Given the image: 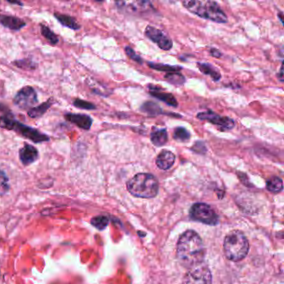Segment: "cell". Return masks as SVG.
Wrapping results in <instances>:
<instances>
[{
  "label": "cell",
  "mask_w": 284,
  "mask_h": 284,
  "mask_svg": "<svg viewBox=\"0 0 284 284\" xmlns=\"http://www.w3.org/2000/svg\"><path fill=\"white\" fill-rule=\"evenodd\" d=\"M205 248L200 236L194 230L183 233L177 243V258L183 266L190 269L203 262Z\"/></svg>",
  "instance_id": "6da1fadb"
},
{
  "label": "cell",
  "mask_w": 284,
  "mask_h": 284,
  "mask_svg": "<svg viewBox=\"0 0 284 284\" xmlns=\"http://www.w3.org/2000/svg\"><path fill=\"white\" fill-rule=\"evenodd\" d=\"M159 181L151 174H138L127 183V190L137 198H152L159 193Z\"/></svg>",
  "instance_id": "7a4b0ae2"
},
{
  "label": "cell",
  "mask_w": 284,
  "mask_h": 284,
  "mask_svg": "<svg viewBox=\"0 0 284 284\" xmlns=\"http://www.w3.org/2000/svg\"><path fill=\"white\" fill-rule=\"evenodd\" d=\"M183 5L188 11L199 16L200 18L211 20L218 24L228 22L226 13L222 11L218 3L214 1H183Z\"/></svg>",
  "instance_id": "3957f363"
},
{
  "label": "cell",
  "mask_w": 284,
  "mask_h": 284,
  "mask_svg": "<svg viewBox=\"0 0 284 284\" xmlns=\"http://www.w3.org/2000/svg\"><path fill=\"white\" fill-rule=\"evenodd\" d=\"M249 251V242L242 232L232 231L225 237L223 253L228 259L239 262L246 258Z\"/></svg>",
  "instance_id": "277c9868"
},
{
  "label": "cell",
  "mask_w": 284,
  "mask_h": 284,
  "mask_svg": "<svg viewBox=\"0 0 284 284\" xmlns=\"http://www.w3.org/2000/svg\"><path fill=\"white\" fill-rule=\"evenodd\" d=\"M0 128L15 131L18 135L25 139L31 140L33 143H40L49 141V137L48 135L17 121L13 119L11 115L0 116Z\"/></svg>",
  "instance_id": "5b68a950"
},
{
  "label": "cell",
  "mask_w": 284,
  "mask_h": 284,
  "mask_svg": "<svg viewBox=\"0 0 284 284\" xmlns=\"http://www.w3.org/2000/svg\"><path fill=\"white\" fill-rule=\"evenodd\" d=\"M190 216L194 220L204 224L213 226L218 224V214L207 203H198L193 205L190 209Z\"/></svg>",
  "instance_id": "8992f818"
},
{
  "label": "cell",
  "mask_w": 284,
  "mask_h": 284,
  "mask_svg": "<svg viewBox=\"0 0 284 284\" xmlns=\"http://www.w3.org/2000/svg\"><path fill=\"white\" fill-rule=\"evenodd\" d=\"M212 280L210 268L202 262L190 268L184 276L183 284H212Z\"/></svg>",
  "instance_id": "52a82bcc"
},
{
  "label": "cell",
  "mask_w": 284,
  "mask_h": 284,
  "mask_svg": "<svg viewBox=\"0 0 284 284\" xmlns=\"http://www.w3.org/2000/svg\"><path fill=\"white\" fill-rule=\"evenodd\" d=\"M37 93L31 86H25L18 91L13 98V104L22 110H30L37 104Z\"/></svg>",
  "instance_id": "ba28073f"
},
{
  "label": "cell",
  "mask_w": 284,
  "mask_h": 284,
  "mask_svg": "<svg viewBox=\"0 0 284 284\" xmlns=\"http://www.w3.org/2000/svg\"><path fill=\"white\" fill-rule=\"evenodd\" d=\"M197 118L201 120L210 122L214 125L218 126L222 131H229L233 129L235 126V122L234 119L226 116H221L216 112L209 110L205 112H198Z\"/></svg>",
  "instance_id": "9c48e42d"
},
{
  "label": "cell",
  "mask_w": 284,
  "mask_h": 284,
  "mask_svg": "<svg viewBox=\"0 0 284 284\" xmlns=\"http://www.w3.org/2000/svg\"><path fill=\"white\" fill-rule=\"evenodd\" d=\"M145 35L152 40L153 42L158 44V46L161 49L164 51H168L172 49L173 41L166 33L161 31L160 29H157L155 27L148 25L145 29Z\"/></svg>",
  "instance_id": "30bf717a"
},
{
  "label": "cell",
  "mask_w": 284,
  "mask_h": 284,
  "mask_svg": "<svg viewBox=\"0 0 284 284\" xmlns=\"http://www.w3.org/2000/svg\"><path fill=\"white\" fill-rule=\"evenodd\" d=\"M148 89H149L150 95H152L155 99H159L160 101L164 102L167 105L172 106L174 108H177L179 105L174 95L172 93H167L160 86L149 84Z\"/></svg>",
  "instance_id": "8fae6325"
},
{
  "label": "cell",
  "mask_w": 284,
  "mask_h": 284,
  "mask_svg": "<svg viewBox=\"0 0 284 284\" xmlns=\"http://www.w3.org/2000/svg\"><path fill=\"white\" fill-rule=\"evenodd\" d=\"M64 118L67 121L70 122L82 129L89 130L93 124V119L87 115L68 112V113H65Z\"/></svg>",
  "instance_id": "7c38bea8"
},
{
  "label": "cell",
  "mask_w": 284,
  "mask_h": 284,
  "mask_svg": "<svg viewBox=\"0 0 284 284\" xmlns=\"http://www.w3.org/2000/svg\"><path fill=\"white\" fill-rule=\"evenodd\" d=\"M39 151L31 144L25 143V146L20 150V159L25 166H29L39 159Z\"/></svg>",
  "instance_id": "4fadbf2b"
},
{
  "label": "cell",
  "mask_w": 284,
  "mask_h": 284,
  "mask_svg": "<svg viewBox=\"0 0 284 284\" xmlns=\"http://www.w3.org/2000/svg\"><path fill=\"white\" fill-rule=\"evenodd\" d=\"M176 157L169 150L161 151L156 158V165L161 170H168L175 163Z\"/></svg>",
  "instance_id": "5bb4252c"
},
{
  "label": "cell",
  "mask_w": 284,
  "mask_h": 284,
  "mask_svg": "<svg viewBox=\"0 0 284 284\" xmlns=\"http://www.w3.org/2000/svg\"><path fill=\"white\" fill-rule=\"evenodd\" d=\"M117 5L121 8H125L128 12L132 13H143L152 9V4L148 1H135V2H119Z\"/></svg>",
  "instance_id": "9a60e30c"
},
{
  "label": "cell",
  "mask_w": 284,
  "mask_h": 284,
  "mask_svg": "<svg viewBox=\"0 0 284 284\" xmlns=\"http://www.w3.org/2000/svg\"><path fill=\"white\" fill-rule=\"evenodd\" d=\"M0 24L14 31L20 30L26 25V23L21 18L5 14H0Z\"/></svg>",
  "instance_id": "2e32d148"
},
{
  "label": "cell",
  "mask_w": 284,
  "mask_h": 284,
  "mask_svg": "<svg viewBox=\"0 0 284 284\" xmlns=\"http://www.w3.org/2000/svg\"><path fill=\"white\" fill-rule=\"evenodd\" d=\"M53 15L63 26L67 27L68 29H73V30H79L81 28L80 24L76 21L74 18L71 17V16L59 13H55Z\"/></svg>",
  "instance_id": "e0dca14e"
},
{
  "label": "cell",
  "mask_w": 284,
  "mask_h": 284,
  "mask_svg": "<svg viewBox=\"0 0 284 284\" xmlns=\"http://www.w3.org/2000/svg\"><path fill=\"white\" fill-rule=\"evenodd\" d=\"M197 66L200 70L201 73H203L205 75H209L214 81L220 80L221 77H222L220 72L217 70L216 68L211 64H206V63H198Z\"/></svg>",
  "instance_id": "ac0fdd59"
},
{
  "label": "cell",
  "mask_w": 284,
  "mask_h": 284,
  "mask_svg": "<svg viewBox=\"0 0 284 284\" xmlns=\"http://www.w3.org/2000/svg\"><path fill=\"white\" fill-rule=\"evenodd\" d=\"M150 139H151L153 144L157 146V147H162V146L165 145L167 139H168L167 130L165 128L156 130L155 132L151 134Z\"/></svg>",
  "instance_id": "d6986e66"
},
{
  "label": "cell",
  "mask_w": 284,
  "mask_h": 284,
  "mask_svg": "<svg viewBox=\"0 0 284 284\" xmlns=\"http://www.w3.org/2000/svg\"><path fill=\"white\" fill-rule=\"evenodd\" d=\"M53 103L52 99H49L48 101L44 102L40 105L34 107L30 110L28 111V115L32 119H39V118L42 117L43 115L48 111V109L50 108Z\"/></svg>",
  "instance_id": "ffe728a7"
},
{
  "label": "cell",
  "mask_w": 284,
  "mask_h": 284,
  "mask_svg": "<svg viewBox=\"0 0 284 284\" xmlns=\"http://www.w3.org/2000/svg\"><path fill=\"white\" fill-rule=\"evenodd\" d=\"M267 188L273 194H278V193L282 192V188H283L282 179L278 177H273L267 182Z\"/></svg>",
  "instance_id": "44dd1931"
},
{
  "label": "cell",
  "mask_w": 284,
  "mask_h": 284,
  "mask_svg": "<svg viewBox=\"0 0 284 284\" xmlns=\"http://www.w3.org/2000/svg\"><path fill=\"white\" fill-rule=\"evenodd\" d=\"M166 81L168 82L169 84L175 85V86H181L185 83V77L182 73L179 72H174V73H167L164 76Z\"/></svg>",
  "instance_id": "7402d4cb"
},
{
  "label": "cell",
  "mask_w": 284,
  "mask_h": 284,
  "mask_svg": "<svg viewBox=\"0 0 284 284\" xmlns=\"http://www.w3.org/2000/svg\"><path fill=\"white\" fill-rule=\"evenodd\" d=\"M148 66L155 70L162 71L166 73H174V72H179L182 70L183 68L180 66H172V65H167V64H157V63H148Z\"/></svg>",
  "instance_id": "603a6c76"
},
{
  "label": "cell",
  "mask_w": 284,
  "mask_h": 284,
  "mask_svg": "<svg viewBox=\"0 0 284 284\" xmlns=\"http://www.w3.org/2000/svg\"><path fill=\"white\" fill-rule=\"evenodd\" d=\"M141 110L149 115H159L163 112L162 108L154 102H146L142 105Z\"/></svg>",
  "instance_id": "cb8c5ba5"
},
{
  "label": "cell",
  "mask_w": 284,
  "mask_h": 284,
  "mask_svg": "<svg viewBox=\"0 0 284 284\" xmlns=\"http://www.w3.org/2000/svg\"><path fill=\"white\" fill-rule=\"evenodd\" d=\"M40 30L42 33L43 36L51 44L53 45H56L59 43V37L56 35L55 33H53L49 27L46 25H40Z\"/></svg>",
  "instance_id": "d4e9b609"
},
{
  "label": "cell",
  "mask_w": 284,
  "mask_h": 284,
  "mask_svg": "<svg viewBox=\"0 0 284 284\" xmlns=\"http://www.w3.org/2000/svg\"><path fill=\"white\" fill-rule=\"evenodd\" d=\"M191 138L190 132L183 127H179L175 128L174 132V139L177 141L179 142H187Z\"/></svg>",
  "instance_id": "484cf974"
},
{
  "label": "cell",
  "mask_w": 284,
  "mask_h": 284,
  "mask_svg": "<svg viewBox=\"0 0 284 284\" xmlns=\"http://www.w3.org/2000/svg\"><path fill=\"white\" fill-rule=\"evenodd\" d=\"M108 222H109V219L107 217L97 216L92 218L91 224L99 230H104L108 226Z\"/></svg>",
  "instance_id": "4316f807"
},
{
  "label": "cell",
  "mask_w": 284,
  "mask_h": 284,
  "mask_svg": "<svg viewBox=\"0 0 284 284\" xmlns=\"http://www.w3.org/2000/svg\"><path fill=\"white\" fill-rule=\"evenodd\" d=\"M9 178H8L5 172H3L2 170H0V196L6 194L7 192L9 191Z\"/></svg>",
  "instance_id": "83f0119b"
},
{
  "label": "cell",
  "mask_w": 284,
  "mask_h": 284,
  "mask_svg": "<svg viewBox=\"0 0 284 284\" xmlns=\"http://www.w3.org/2000/svg\"><path fill=\"white\" fill-rule=\"evenodd\" d=\"M76 108L85 109V110H93L96 108V106L89 102L84 101L83 99H76L73 103Z\"/></svg>",
  "instance_id": "f1b7e54d"
},
{
  "label": "cell",
  "mask_w": 284,
  "mask_h": 284,
  "mask_svg": "<svg viewBox=\"0 0 284 284\" xmlns=\"http://www.w3.org/2000/svg\"><path fill=\"white\" fill-rule=\"evenodd\" d=\"M18 68H24L26 70H33L36 68V64L30 60H18L13 63Z\"/></svg>",
  "instance_id": "f546056e"
},
{
  "label": "cell",
  "mask_w": 284,
  "mask_h": 284,
  "mask_svg": "<svg viewBox=\"0 0 284 284\" xmlns=\"http://www.w3.org/2000/svg\"><path fill=\"white\" fill-rule=\"evenodd\" d=\"M192 151L196 153L198 155H205L207 153V147L205 145L203 142L198 141L194 143V145L192 147Z\"/></svg>",
  "instance_id": "4dcf8cb0"
},
{
  "label": "cell",
  "mask_w": 284,
  "mask_h": 284,
  "mask_svg": "<svg viewBox=\"0 0 284 284\" xmlns=\"http://www.w3.org/2000/svg\"><path fill=\"white\" fill-rule=\"evenodd\" d=\"M125 52L126 54H127V55H128L131 60H134L135 62L139 63V64H143V59H142L140 56L138 55V54L135 53V51L132 48H130V47H126Z\"/></svg>",
  "instance_id": "1f68e13d"
},
{
  "label": "cell",
  "mask_w": 284,
  "mask_h": 284,
  "mask_svg": "<svg viewBox=\"0 0 284 284\" xmlns=\"http://www.w3.org/2000/svg\"><path fill=\"white\" fill-rule=\"evenodd\" d=\"M210 54H211L213 57L217 58V59H219V58L222 57V53H221L220 51L218 50V49H214V48H212L210 49Z\"/></svg>",
  "instance_id": "d6a6232c"
},
{
  "label": "cell",
  "mask_w": 284,
  "mask_h": 284,
  "mask_svg": "<svg viewBox=\"0 0 284 284\" xmlns=\"http://www.w3.org/2000/svg\"><path fill=\"white\" fill-rule=\"evenodd\" d=\"M278 79H279L280 81H283V64L282 63V65H281V68H280L279 73L278 75Z\"/></svg>",
  "instance_id": "836d02e7"
},
{
  "label": "cell",
  "mask_w": 284,
  "mask_h": 284,
  "mask_svg": "<svg viewBox=\"0 0 284 284\" xmlns=\"http://www.w3.org/2000/svg\"><path fill=\"white\" fill-rule=\"evenodd\" d=\"M282 14L283 13H282V12H280L279 13H278V16L279 17L280 21H281V23L282 24V20H283V18H282Z\"/></svg>",
  "instance_id": "e575fe53"
},
{
  "label": "cell",
  "mask_w": 284,
  "mask_h": 284,
  "mask_svg": "<svg viewBox=\"0 0 284 284\" xmlns=\"http://www.w3.org/2000/svg\"><path fill=\"white\" fill-rule=\"evenodd\" d=\"M9 3H10V4H13V5H14V4H15V5H21V6H22L23 5L22 3H20V2H9Z\"/></svg>",
  "instance_id": "d590c367"
}]
</instances>
